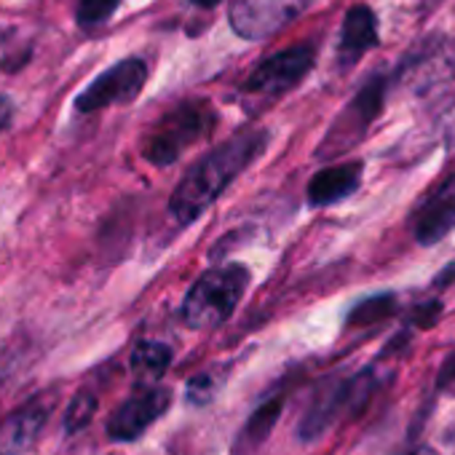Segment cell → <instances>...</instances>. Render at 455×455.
I'll return each instance as SVG.
<instances>
[{
  "label": "cell",
  "instance_id": "22",
  "mask_svg": "<svg viewBox=\"0 0 455 455\" xmlns=\"http://www.w3.org/2000/svg\"><path fill=\"white\" fill-rule=\"evenodd\" d=\"M404 455H439V452L431 450V447H415V450H410V452H404Z\"/></svg>",
  "mask_w": 455,
  "mask_h": 455
},
{
  "label": "cell",
  "instance_id": "7",
  "mask_svg": "<svg viewBox=\"0 0 455 455\" xmlns=\"http://www.w3.org/2000/svg\"><path fill=\"white\" fill-rule=\"evenodd\" d=\"M172 404V391L164 386H142L137 388L108 423V436L113 442H134L142 436Z\"/></svg>",
  "mask_w": 455,
  "mask_h": 455
},
{
  "label": "cell",
  "instance_id": "10",
  "mask_svg": "<svg viewBox=\"0 0 455 455\" xmlns=\"http://www.w3.org/2000/svg\"><path fill=\"white\" fill-rule=\"evenodd\" d=\"M378 46V20L370 6H354L348 9L343 28H340V41H338V62L340 68L356 65L370 49Z\"/></svg>",
  "mask_w": 455,
  "mask_h": 455
},
{
  "label": "cell",
  "instance_id": "21",
  "mask_svg": "<svg viewBox=\"0 0 455 455\" xmlns=\"http://www.w3.org/2000/svg\"><path fill=\"white\" fill-rule=\"evenodd\" d=\"M190 4H193V6H198V9H206V12H209V9H217V6L222 4V0H190Z\"/></svg>",
  "mask_w": 455,
  "mask_h": 455
},
{
  "label": "cell",
  "instance_id": "5",
  "mask_svg": "<svg viewBox=\"0 0 455 455\" xmlns=\"http://www.w3.org/2000/svg\"><path fill=\"white\" fill-rule=\"evenodd\" d=\"M383 94H386V81L380 76L370 78L359 89V94L343 108L340 118L330 126V134L319 145V156L322 158H332V156H340L348 148H354L364 137L370 124L380 116Z\"/></svg>",
  "mask_w": 455,
  "mask_h": 455
},
{
  "label": "cell",
  "instance_id": "18",
  "mask_svg": "<svg viewBox=\"0 0 455 455\" xmlns=\"http://www.w3.org/2000/svg\"><path fill=\"white\" fill-rule=\"evenodd\" d=\"M442 314V306L434 300V303H428V306H420L418 311H415V324H420V327H431L434 322H436V316Z\"/></svg>",
  "mask_w": 455,
  "mask_h": 455
},
{
  "label": "cell",
  "instance_id": "2",
  "mask_svg": "<svg viewBox=\"0 0 455 455\" xmlns=\"http://www.w3.org/2000/svg\"><path fill=\"white\" fill-rule=\"evenodd\" d=\"M217 124V113L206 100H185L166 110L140 142V156L164 169L172 166L190 145L204 140Z\"/></svg>",
  "mask_w": 455,
  "mask_h": 455
},
{
  "label": "cell",
  "instance_id": "9",
  "mask_svg": "<svg viewBox=\"0 0 455 455\" xmlns=\"http://www.w3.org/2000/svg\"><path fill=\"white\" fill-rule=\"evenodd\" d=\"M455 228V174H450L415 212V239L423 247L442 242Z\"/></svg>",
  "mask_w": 455,
  "mask_h": 455
},
{
  "label": "cell",
  "instance_id": "11",
  "mask_svg": "<svg viewBox=\"0 0 455 455\" xmlns=\"http://www.w3.org/2000/svg\"><path fill=\"white\" fill-rule=\"evenodd\" d=\"M359 185H362V164L359 161L327 166L311 177L308 204L311 206H332L338 201H346Z\"/></svg>",
  "mask_w": 455,
  "mask_h": 455
},
{
  "label": "cell",
  "instance_id": "16",
  "mask_svg": "<svg viewBox=\"0 0 455 455\" xmlns=\"http://www.w3.org/2000/svg\"><path fill=\"white\" fill-rule=\"evenodd\" d=\"M394 308V298L391 295H380V298H370L364 303H359L351 316H348V324H372L375 319H383L388 316Z\"/></svg>",
  "mask_w": 455,
  "mask_h": 455
},
{
  "label": "cell",
  "instance_id": "15",
  "mask_svg": "<svg viewBox=\"0 0 455 455\" xmlns=\"http://www.w3.org/2000/svg\"><path fill=\"white\" fill-rule=\"evenodd\" d=\"M279 407H282L279 399H271V402L260 404V410L250 418L247 428L242 431V436H239L236 442H239L242 447H244V444H258V442L271 431V426H274V420H276V415H279Z\"/></svg>",
  "mask_w": 455,
  "mask_h": 455
},
{
  "label": "cell",
  "instance_id": "3",
  "mask_svg": "<svg viewBox=\"0 0 455 455\" xmlns=\"http://www.w3.org/2000/svg\"><path fill=\"white\" fill-rule=\"evenodd\" d=\"M250 287V271L242 263L209 268L188 290L180 316L193 330H212L234 316Z\"/></svg>",
  "mask_w": 455,
  "mask_h": 455
},
{
  "label": "cell",
  "instance_id": "23",
  "mask_svg": "<svg viewBox=\"0 0 455 455\" xmlns=\"http://www.w3.org/2000/svg\"><path fill=\"white\" fill-rule=\"evenodd\" d=\"M0 378H4V375H0Z\"/></svg>",
  "mask_w": 455,
  "mask_h": 455
},
{
  "label": "cell",
  "instance_id": "14",
  "mask_svg": "<svg viewBox=\"0 0 455 455\" xmlns=\"http://www.w3.org/2000/svg\"><path fill=\"white\" fill-rule=\"evenodd\" d=\"M121 6V0H78L76 6V22L84 30L100 28L102 22H108Z\"/></svg>",
  "mask_w": 455,
  "mask_h": 455
},
{
  "label": "cell",
  "instance_id": "19",
  "mask_svg": "<svg viewBox=\"0 0 455 455\" xmlns=\"http://www.w3.org/2000/svg\"><path fill=\"white\" fill-rule=\"evenodd\" d=\"M439 388H455V354H450L439 370Z\"/></svg>",
  "mask_w": 455,
  "mask_h": 455
},
{
  "label": "cell",
  "instance_id": "1",
  "mask_svg": "<svg viewBox=\"0 0 455 455\" xmlns=\"http://www.w3.org/2000/svg\"><path fill=\"white\" fill-rule=\"evenodd\" d=\"M266 129H244L220 142L214 150L201 156L180 180V185L169 196V214L180 225L196 222L239 174H244L268 148Z\"/></svg>",
  "mask_w": 455,
  "mask_h": 455
},
{
  "label": "cell",
  "instance_id": "8",
  "mask_svg": "<svg viewBox=\"0 0 455 455\" xmlns=\"http://www.w3.org/2000/svg\"><path fill=\"white\" fill-rule=\"evenodd\" d=\"M54 412V399L36 396L0 423V455H22L44 431Z\"/></svg>",
  "mask_w": 455,
  "mask_h": 455
},
{
  "label": "cell",
  "instance_id": "13",
  "mask_svg": "<svg viewBox=\"0 0 455 455\" xmlns=\"http://www.w3.org/2000/svg\"><path fill=\"white\" fill-rule=\"evenodd\" d=\"M97 415V396L89 394V391H78L70 404H68V412H65V431L68 434H78L84 431Z\"/></svg>",
  "mask_w": 455,
  "mask_h": 455
},
{
  "label": "cell",
  "instance_id": "20",
  "mask_svg": "<svg viewBox=\"0 0 455 455\" xmlns=\"http://www.w3.org/2000/svg\"><path fill=\"white\" fill-rule=\"evenodd\" d=\"M14 121V102L9 97H0V134H4Z\"/></svg>",
  "mask_w": 455,
  "mask_h": 455
},
{
  "label": "cell",
  "instance_id": "4",
  "mask_svg": "<svg viewBox=\"0 0 455 455\" xmlns=\"http://www.w3.org/2000/svg\"><path fill=\"white\" fill-rule=\"evenodd\" d=\"M148 84V65L140 57H129L100 73L78 97H76V110L78 113H97L105 108L116 105H129L134 102Z\"/></svg>",
  "mask_w": 455,
  "mask_h": 455
},
{
  "label": "cell",
  "instance_id": "12",
  "mask_svg": "<svg viewBox=\"0 0 455 455\" xmlns=\"http://www.w3.org/2000/svg\"><path fill=\"white\" fill-rule=\"evenodd\" d=\"M132 372L142 380H156L161 378L169 364H172V348L166 343H158V340H142L134 346L132 351Z\"/></svg>",
  "mask_w": 455,
  "mask_h": 455
},
{
  "label": "cell",
  "instance_id": "17",
  "mask_svg": "<svg viewBox=\"0 0 455 455\" xmlns=\"http://www.w3.org/2000/svg\"><path fill=\"white\" fill-rule=\"evenodd\" d=\"M214 394H217V380H214V375L201 372V375L190 378V383H188V402H190V404H209V402L214 399Z\"/></svg>",
  "mask_w": 455,
  "mask_h": 455
},
{
  "label": "cell",
  "instance_id": "6",
  "mask_svg": "<svg viewBox=\"0 0 455 455\" xmlns=\"http://www.w3.org/2000/svg\"><path fill=\"white\" fill-rule=\"evenodd\" d=\"M314 62H316V49L308 44L271 54L268 60L255 65V70L242 84V92L244 94H260V97L287 94L314 70Z\"/></svg>",
  "mask_w": 455,
  "mask_h": 455
}]
</instances>
